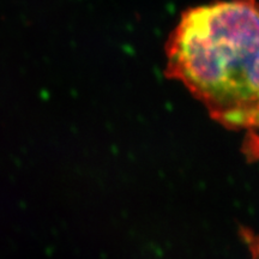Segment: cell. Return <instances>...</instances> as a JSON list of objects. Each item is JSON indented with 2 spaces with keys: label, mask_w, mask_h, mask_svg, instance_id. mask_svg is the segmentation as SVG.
Masks as SVG:
<instances>
[{
  "label": "cell",
  "mask_w": 259,
  "mask_h": 259,
  "mask_svg": "<svg viewBox=\"0 0 259 259\" xmlns=\"http://www.w3.org/2000/svg\"><path fill=\"white\" fill-rule=\"evenodd\" d=\"M166 73L233 130H259V2L191 8L166 44Z\"/></svg>",
  "instance_id": "obj_1"
},
{
  "label": "cell",
  "mask_w": 259,
  "mask_h": 259,
  "mask_svg": "<svg viewBox=\"0 0 259 259\" xmlns=\"http://www.w3.org/2000/svg\"><path fill=\"white\" fill-rule=\"evenodd\" d=\"M245 241L247 242L251 259H259V234H254L253 232H246Z\"/></svg>",
  "instance_id": "obj_2"
}]
</instances>
